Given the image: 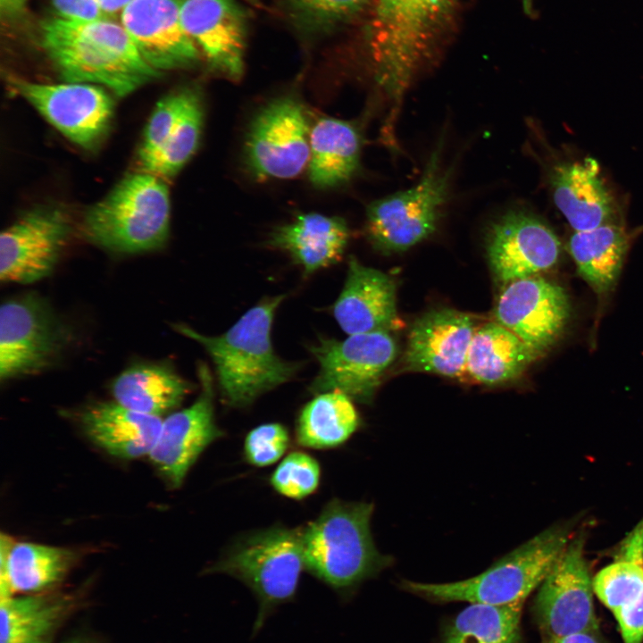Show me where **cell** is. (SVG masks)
I'll list each match as a JSON object with an SVG mask.
<instances>
[{
    "mask_svg": "<svg viewBox=\"0 0 643 643\" xmlns=\"http://www.w3.org/2000/svg\"><path fill=\"white\" fill-rule=\"evenodd\" d=\"M629 246V234L613 222L574 231L568 243L578 273L597 294L615 285Z\"/></svg>",
    "mask_w": 643,
    "mask_h": 643,
    "instance_id": "f1b7e54d",
    "label": "cell"
},
{
    "mask_svg": "<svg viewBox=\"0 0 643 643\" xmlns=\"http://www.w3.org/2000/svg\"><path fill=\"white\" fill-rule=\"evenodd\" d=\"M194 90L180 89L162 98L154 107L145 128L138 152L141 163L153 155L164 143L182 116Z\"/></svg>",
    "mask_w": 643,
    "mask_h": 643,
    "instance_id": "d590c367",
    "label": "cell"
},
{
    "mask_svg": "<svg viewBox=\"0 0 643 643\" xmlns=\"http://www.w3.org/2000/svg\"><path fill=\"white\" fill-rule=\"evenodd\" d=\"M455 0H373L369 50L373 78L395 130L405 96L432 63L452 22Z\"/></svg>",
    "mask_w": 643,
    "mask_h": 643,
    "instance_id": "6da1fadb",
    "label": "cell"
},
{
    "mask_svg": "<svg viewBox=\"0 0 643 643\" xmlns=\"http://www.w3.org/2000/svg\"><path fill=\"white\" fill-rule=\"evenodd\" d=\"M546 643H599L594 633L578 632L548 638Z\"/></svg>",
    "mask_w": 643,
    "mask_h": 643,
    "instance_id": "60d3db41",
    "label": "cell"
},
{
    "mask_svg": "<svg viewBox=\"0 0 643 643\" xmlns=\"http://www.w3.org/2000/svg\"><path fill=\"white\" fill-rule=\"evenodd\" d=\"M305 17L319 22L344 21L363 11L373 0H289Z\"/></svg>",
    "mask_w": 643,
    "mask_h": 643,
    "instance_id": "74e56055",
    "label": "cell"
},
{
    "mask_svg": "<svg viewBox=\"0 0 643 643\" xmlns=\"http://www.w3.org/2000/svg\"><path fill=\"white\" fill-rule=\"evenodd\" d=\"M70 606L43 595L0 598V643H48Z\"/></svg>",
    "mask_w": 643,
    "mask_h": 643,
    "instance_id": "4dcf8cb0",
    "label": "cell"
},
{
    "mask_svg": "<svg viewBox=\"0 0 643 643\" xmlns=\"http://www.w3.org/2000/svg\"><path fill=\"white\" fill-rule=\"evenodd\" d=\"M372 512L371 503L334 498L301 528L305 571L341 597L389 564L372 540Z\"/></svg>",
    "mask_w": 643,
    "mask_h": 643,
    "instance_id": "277c9868",
    "label": "cell"
},
{
    "mask_svg": "<svg viewBox=\"0 0 643 643\" xmlns=\"http://www.w3.org/2000/svg\"><path fill=\"white\" fill-rule=\"evenodd\" d=\"M476 328L471 315L455 309L441 308L424 313L409 331L404 355L405 366L446 377L460 376Z\"/></svg>",
    "mask_w": 643,
    "mask_h": 643,
    "instance_id": "ffe728a7",
    "label": "cell"
},
{
    "mask_svg": "<svg viewBox=\"0 0 643 643\" xmlns=\"http://www.w3.org/2000/svg\"><path fill=\"white\" fill-rule=\"evenodd\" d=\"M540 355L497 322L476 328L463 373L477 383L498 385L519 378Z\"/></svg>",
    "mask_w": 643,
    "mask_h": 643,
    "instance_id": "484cf974",
    "label": "cell"
},
{
    "mask_svg": "<svg viewBox=\"0 0 643 643\" xmlns=\"http://www.w3.org/2000/svg\"><path fill=\"white\" fill-rule=\"evenodd\" d=\"M522 606L470 603L447 629L445 643H518Z\"/></svg>",
    "mask_w": 643,
    "mask_h": 643,
    "instance_id": "1f68e13d",
    "label": "cell"
},
{
    "mask_svg": "<svg viewBox=\"0 0 643 643\" xmlns=\"http://www.w3.org/2000/svg\"><path fill=\"white\" fill-rule=\"evenodd\" d=\"M68 331L49 305L36 294L8 298L0 309V379L37 374L60 357Z\"/></svg>",
    "mask_w": 643,
    "mask_h": 643,
    "instance_id": "9c48e42d",
    "label": "cell"
},
{
    "mask_svg": "<svg viewBox=\"0 0 643 643\" xmlns=\"http://www.w3.org/2000/svg\"><path fill=\"white\" fill-rule=\"evenodd\" d=\"M396 296L392 278L351 256L346 281L332 306V313L348 335L389 331L397 322Z\"/></svg>",
    "mask_w": 643,
    "mask_h": 643,
    "instance_id": "44dd1931",
    "label": "cell"
},
{
    "mask_svg": "<svg viewBox=\"0 0 643 643\" xmlns=\"http://www.w3.org/2000/svg\"><path fill=\"white\" fill-rule=\"evenodd\" d=\"M170 216L165 180L140 171L125 177L87 210L82 230L88 239L106 250L144 253L164 245Z\"/></svg>",
    "mask_w": 643,
    "mask_h": 643,
    "instance_id": "5b68a950",
    "label": "cell"
},
{
    "mask_svg": "<svg viewBox=\"0 0 643 643\" xmlns=\"http://www.w3.org/2000/svg\"><path fill=\"white\" fill-rule=\"evenodd\" d=\"M584 546L583 534L572 537L541 583L536 609L548 638L598 629Z\"/></svg>",
    "mask_w": 643,
    "mask_h": 643,
    "instance_id": "4fadbf2b",
    "label": "cell"
},
{
    "mask_svg": "<svg viewBox=\"0 0 643 643\" xmlns=\"http://www.w3.org/2000/svg\"><path fill=\"white\" fill-rule=\"evenodd\" d=\"M290 444L288 429L271 422L251 430L244 441V456L248 463L265 467L275 463L287 452Z\"/></svg>",
    "mask_w": 643,
    "mask_h": 643,
    "instance_id": "8d00e7d4",
    "label": "cell"
},
{
    "mask_svg": "<svg viewBox=\"0 0 643 643\" xmlns=\"http://www.w3.org/2000/svg\"><path fill=\"white\" fill-rule=\"evenodd\" d=\"M180 0H132L121 12V25L144 60L161 71L184 68L198 58L186 31Z\"/></svg>",
    "mask_w": 643,
    "mask_h": 643,
    "instance_id": "ac0fdd59",
    "label": "cell"
},
{
    "mask_svg": "<svg viewBox=\"0 0 643 643\" xmlns=\"http://www.w3.org/2000/svg\"><path fill=\"white\" fill-rule=\"evenodd\" d=\"M42 44L65 82L98 85L120 97L159 76L122 25L108 19H52L42 26Z\"/></svg>",
    "mask_w": 643,
    "mask_h": 643,
    "instance_id": "3957f363",
    "label": "cell"
},
{
    "mask_svg": "<svg viewBox=\"0 0 643 643\" xmlns=\"http://www.w3.org/2000/svg\"><path fill=\"white\" fill-rule=\"evenodd\" d=\"M555 205L574 231L610 223L614 205L603 180L597 162L587 157L561 163L549 175Z\"/></svg>",
    "mask_w": 643,
    "mask_h": 643,
    "instance_id": "7402d4cb",
    "label": "cell"
},
{
    "mask_svg": "<svg viewBox=\"0 0 643 643\" xmlns=\"http://www.w3.org/2000/svg\"><path fill=\"white\" fill-rule=\"evenodd\" d=\"M572 538V526L555 525L522 544L482 573L447 583L404 581L409 591L438 601L494 605L524 603L545 580Z\"/></svg>",
    "mask_w": 643,
    "mask_h": 643,
    "instance_id": "52a82bcc",
    "label": "cell"
},
{
    "mask_svg": "<svg viewBox=\"0 0 643 643\" xmlns=\"http://www.w3.org/2000/svg\"><path fill=\"white\" fill-rule=\"evenodd\" d=\"M87 436L108 454L124 459L149 455L159 435V416L140 413L117 402H97L81 413Z\"/></svg>",
    "mask_w": 643,
    "mask_h": 643,
    "instance_id": "cb8c5ba5",
    "label": "cell"
},
{
    "mask_svg": "<svg viewBox=\"0 0 643 643\" xmlns=\"http://www.w3.org/2000/svg\"><path fill=\"white\" fill-rule=\"evenodd\" d=\"M361 133L354 123L322 117L311 128L309 179L329 188L350 180L360 166Z\"/></svg>",
    "mask_w": 643,
    "mask_h": 643,
    "instance_id": "4316f807",
    "label": "cell"
},
{
    "mask_svg": "<svg viewBox=\"0 0 643 643\" xmlns=\"http://www.w3.org/2000/svg\"><path fill=\"white\" fill-rule=\"evenodd\" d=\"M310 131L301 104L279 98L253 120L245 146L246 163L257 179H291L309 163Z\"/></svg>",
    "mask_w": 643,
    "mask_h": 643,
    "instance_id": "8fae6325",
    "label": "cell"
},
{
    "mask_svg": "<svg viewBox=\"0 0 643 643\" xmlns=\"http://www.w3.org/2000/svg\"><path fill=\"white\" fill-rule=\"evenodd\" d=\"M444 133L435 145L418 182L369 205L365 231L379 251H405L437 229L450 193L453 165L443 162Z\"/></svg>",
    "mask_w": 643,
    "mask_h": 643,
    "instance_id": "ba28073f",
    "label": "cell"
},
{
    "mask_svg": "<svg viewBox=\"0 0 643 643\" xmlns=\"http://www.w3.org/2000/svg\"><path fill=\"white\" fill-rule=\"evenodd\" d=\"M68 643H81V642H79V641H72V642H68Z\"/></svg>",
    "mask_w": 643,
    "mask_h": 643,
    "instance_id": "f6af8a7d",
    "label": "cell"
},
{
    "mask_svg": "<svg viewBox=\"0 0 643 643\" xmlns=\"http://www.w3.org/2000/svg\"><path fill=\"white\" fill-rule=\"evenodd\" d=\"M100 9L106 18L119 12H122L124 8L132 0H96Z\"/></svg>",
    "mask_w": 643,
    "mask_h": 643,
    "instance_id": "7bdbcfd3",
    "label": "cell"
},
{
    "mask_svg": "<svg viewBox=\"0 0 643 643\" xmlns=\"http://www.w3.org/2000/svg\"><path fill=\"white\" fill-rule=\"evenodd\" d=\"M494 317L541 355L563 334L570 303L562 287L532 276L503 286Z\"/></svg>",
    "mask_w": 643,
    "mask_h": 643,
    "instance_id": "2e32d148",
    "label": "cell"
},
{
    "mask_svg": "<svg viewBox=\"0 0 643 643\" xmlns=\"http://www.w3.org/2000/svg\"><path fill=\"white\" fill-rule=\"evenodd\" d=\"M560 252L555 232L527 210H510L489 229L488 259L495 278L503 286L549 270L558 261Z\"/></svg>",
    "mask_w": 643,
    "mask_h": 643,
    "instance_id": "9a60e30c",
    "label": "cell"
},
{
    "mask_svg": "<svg viewBox=\"0 0 643 643\" xmlns=\"http://www.w3.org/2000/svg\"><path fill=\"white\" fill-rule=\"evenodd\" d=\"M71 233V222L56 206L27 211L0 237V280L30 284L54 270Z\"/></svg>",
    "mask_w": 643,
    "mask_h": 643,
    "instance_id": "5bb4252c",
    "label": "cell"
},
{
    "mask_svg": "<svg viewBox=\"0 0 643 643\" xmlns=\"http://www.w3.org/2000/svg\"><path fill=\"white\" fill-rule=\"evenodd\" d=\"M352 401L338 390L315 395L297 417V444L308 448L328 449L346 442L360 423Z\"/></svg>",
    "mask_w": 643,
    "mask_h": 643,
    "instance_id": "f546056e",
    "label": "cell"
},
{
    "mask_svg": "<svg viewBox=\"0 0 643 643\" xmlns=\"http://www.w3.org/2000/svg\"><path fill=\"white\" fill-rule=\"evenodd\" d=\"M593 589L612 612L630 604L643 591V562L616 556L596 574Z\"/></svg>",
    "mask_w": 643,
    "mask_h": 643,
    "instance_id": "836d02e7",
    "label": "cell"
},
{
    "mask_svg": "<svg viewBox=\"0 0 643 643\" xmlns=\"http://www.w3.org/2000/svg\"><path fill=\"white\" fill-rule=\"evenodd\" d=\"M180 17L214 70L232 79L242 75L246 18L237 0H183Z\"/></svg>",
    "mask_w": 643,
    "mask_h": 643,
    "instance_id": "d6986e66",
    "label": "cell"
},
{
    "mask_svg": "<svg viewBox=\"0 0 643 643\" xmlns=\"http://www.w3.org/2000/svg\"><path fill=\"white\" fill-rule=\"evenodd\" d=\"M27 0H0L2 16L12 19L21 14Z\"/></svg>",
    "mask_w": 643,
    "mask_h": 643,
    "instance_id": "b9f144b4",
    "label": "cell"
},
{
    "mask_svg": "<svg viewBox=\"0 0 643 643\" xmlns=\"http://www.w3.org/2000/svg\"><path fill=\"white\" fill-rule=\"evenodd\" d=\"M284 298L285 295L264 298L219 336H205L183 323L172 325L209 354L222 402L228 406L250 405L262 394L291 380L299 370L298 363L279 357L271 343L275 313Z\"/></svg>",
    "mask_w": 643,
    "mask_h": 643,
    "instance_id": "7a4b0ae2",
    "label": "cell"
},
{
    "mask_svg": "<svg viewBox=\"0 0 643 643\" xmlns=\"http://www.w3.org/2000/svg\"><path fill=\"white\" fill-rule=\"evenodd\" d=\"M203 125V108L195 91L182 116L163 146L139 163L140 171L163 180L178 173L196 152Z\"/></svg>",
    "mask_w": 643,
    "mask_h": 643,
    "instance_id": "d6a6232c",
    "label": "cell"
},
{
    "mask_svg": "<svg viewBox=\"0 0 643 643\" xmlns=\"http://www.w3.org/2000/svg\"><path fill=\"white\" fill-rule=\"evenodd\" d=\"M75 558L70 549L29 542L15 543L10 536L2 533L1 598L15 592H39L55 585L64 578Z\"/></svg>",
    "mask_w": 643,
    "mask_h": 643,
    "instance_id": "d4e9b609",
    "label": "cell"
},
{
    "mask_svg": "<svg viewBox=\"0 0 643 643\" xmlns=\"http://www.w3.org/2000/svg\"><path fill=\"white\" fill-rule=\"evenodd\" d=\"M207 571L240 580L255 595L258 603L255 635L280 605L296 596L305 571L301 528L276 525L245 535Z\"/></svg>",
    "mask_w": 643,
    "mask_h": 643,
    "instance_id": "8992f818",
    "label": "cell"
},
{
    "mask_svg": "<svg viewBox=\"0 0 643 643\" xmlns=\"http://www.w3.org/2000/svg\"><path fill=\"white\" fill-rule=\"evenodd\" d=\"M13 86L51 125L83 149L96 147L111 128L113 99L104 87L21 79H14Z\"/></svg>",
    "mask_w": 643,
    "mask_h": 643,
    "instance_id": "7c38bea8",
    "label": "cell"
},
{
    "mask_svg": "<svg viewBox=\"0 0 643 643\" xmlns=\"http://www.w3.org/2000/svg\"><path fill=\"white\" fill-rule=\"evenodd\" d=\"M349 235L343 219L310 213L275 229L268 244L288 253L309 275L337 263L345 252Z\"/></svg>",
    "mask_w": 643,
    "mask_h": 643,
    "instance_id": "603a6c76",
    "label": "cell"
},
{
    "mask_svg": "<svg viewBox=\"0 0 643 643\" xmlns=\"http://www.w3.org/2000/svg\"><path fill=\"white\" fill-rule=\"evenodd\" d=\"M624 643H641L643 640V591L630 604L614 612Z\"/></svg>",
    "mask_w": 643,
    "mask_h": 643,
    "instance_id": "f35d334b",
    "label": "cell"
},
{
    "mask_svg": "<svg viewBox=\"0 0 643 643\" xmlns=\"http://www.w3.org/2000/svg\"><path fill=\"white\" fill-rule=\"evenodd\" d=\"M309 350L320 366L310 391L338 390L361 404L372 401L397 355L389 331L353 334L344 340L321 337Z\"/></svg>",
    "mask_w": 643,
    "mask_h": 643,
    "instance_id": "30bf717a",
    "label": "cell"
},
{
    "mask_svg": "<svg viewBox=\"0 0 643 643\" xmlns=\"http://www.w3.org/2000/svg\"><path fill=\"white\" fill-rule=\"evenodd\" d=\"M244 1L247 2L248 4H252L257 5V4H263V2L264 0H244Z\"/></svg>",
    "mask_w": 643,
    "mask_h": 643,
    "instance_id": "ee69618b",
    "label": "cell"
},
{
    "mask_svg": "<svg viewBox=\"0 0 643 643\" xmlns=\"http://www.w3.org/2000/svg\"><path fill=\"white\" fill-rule=\"evenodd\" d=\"M111 391L121 405L160 417L180 405L191 391V384L169 365L141 363L120 373Z\"/></svg>",
    "mask_w": 643,
    "mask_h": 643,
    "instance_id": "83f0119b",
    "label": "cell"
},
{
    "mask_svg": "<svg viewBox=\"0 0 643 643\" xmlns=\"http://www.w3.org/2000/svg\"><path fill=\"white\" fill-rule=\"evenodd\" d=\"M59 18L71 21L108 19L96 0H52Z\"/></svg>",
    "mask_w": 643,
    "mask_h": 643,
    "instance_id": "ab89813d",
    "label": "cell"
},
{
    "mask_svg": "<svg viewBox=\"0 0 643 643\" xmlns=\"http://www.w3.org/2000/svg\"><path fill=\"white\" fill-rule=\"evenodd\" d=\"M321 467L311 455L294 451L278 464L270 477L271 487L288 498L301 500L319 487Z\"/></svg>",
    "mask_w": 643,
    "mask_h": 643,
    "instance_id": "e575fe53",
    "label": "cell"
},
{
    "mask_svg": "<svg viewBox=\"0 0 643 643\" xmlns=\"http://www.w3.org/2000/svg\"><path fill=\"white\" fill-rule=\"evenodd\" d=\"M201 392L188 407L165 418L149 457L172 488H179L202 452L223 433L216 425L213 382L208 367L199 363Z\"/></svg>",
    "mask_w": 643,
    "mask_h": 643,
    "instance_id": "e0dca14e",
    "label": "cell"
}]
</instances>
